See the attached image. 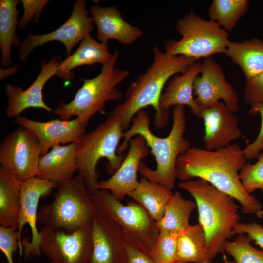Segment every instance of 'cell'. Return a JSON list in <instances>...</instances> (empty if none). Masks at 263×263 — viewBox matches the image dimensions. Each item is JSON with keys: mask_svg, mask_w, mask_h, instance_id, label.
Masks as SVG:
<instances>
[{"mask_svg": "<svg viewBox=\"0 0 263 263\" xmlns=\"http://www.w3.org/2000/svg\"><path fill=\"white\" fill-rule=\"evenodd\" d=\"M246 161L237 144L213 150L192 146L178 157L176 177L181 182L202 179L239 202L244 214L257 215L262 205L245 190L239 176Z\"/></svg>", "mask_w": 263, "mask_h": 263, "instance_id": "cell-1", "label": "cell"}, {"mask_svg": "<svg viewBox=\"0 0 263 263\" xmlns=\"http://www.w3.org/2000/svg\"><path fill=\"white\" fill-rule=\"evenodd\" d=\"M132 121L131 127L123 132L124 141L119 145L117 153L123 154L129 147V141L134 136H142L147 146L151 149V153L155 157L157 165L156 169L152 170L142 161L138 171L143 177L172 190L177 179V159L192 147L191 142L184 136L187 123L184 106L174 107L172 126L165 137H157L151 132L148 113L143 109L136 113Z\"/></svg>", "mask_w": 263, "mask_h": 263, "instance_id": "cell-2", "label": "cell"}, {"mask_svg": "<svg viewBox=\"0 0 263 263\" xmlns=\"http://www.w3.org/2000/svg\"><path fill=\"white\" fill-rule=\"evenodd\" d=\"M152 52L153 62L150 66L131 83L125 93V101L111 112L119 119L124 131L140 110L149 106L155 111L154 124L156 128L166 127L168 121L159 108L163 88L172 76L184 73L198 61L161 51L156 44L153 45Z\"/></svg>", "mask_w": 263, "mask_h": 263, "instance_id": "cell-3", "label": "cell"}, {"mask_svg": "<svg viewBox=\"0 0 263 263\" xmlns=\"http://www.w3.org/2000/svg\"><path fill=\"white\" fill-rule=\"evenodd\" d=\"M178 187L194 199L199 224L205 235L209 262L224 252V244L240 222V207L235 199L200 178L181 182Z\"/></svg>", "mask_w": 263, "mask_h": 263, "instance_id": "cell-4", "label": "cell"}, {"mask_svg": "<svg viewBox=\"0 0 263 263\" xmlns=\"http://www.w3.org/2000/svg\"><path fill=\"white\" fill-rule=\"evenodd\" d=\"M119 56L116 50L111 59L102 64L98 75L91 79H82V86L69 103L61 101L52 113L62 120H71L75 116L86 127L97 113L104 114L105 103L122 97L117 86L129 75L130 71L115 67Z\"/></svg>", "mask_w": 263, "mask_h": 263, "instance_id": "cell-5", "label": "cell"}, {"mask_svg": "<svg viewBox=\"0 0 263 263\" xmlns=\"http://www.w3.org/2000/svg\"><path fill=\"white\" fill-rule=\"evenodd\" d=\"M124 130L119 119L110 113L94 129L85 133L77 143V162L78 174L91 194L97 192L99 172L98 161L106 158L108 174L113 175L118 169L126 154L119 155L117 150Z\"/></svg>", "mask_w": 263, "mask_h": 263, "instance_id": "cell-6", "label": "cell"}, {"mask_svg": "<svg viewBox=\"0 0 263 263\" xmlns=\"http://www.w3.org/2000/svg\"><path fill=\"white\" fill-rule=\"evenodd\" d=\"M92 194L78 174L59 184L53 200L38 210V221L43 226L71 233L92 224Z\"/></svg>", "mask_w": 263, "mask_h": 263, "instance_id": "cell-7", "label": "cell"}, {"mask_svg": "<svg viewBox=\"0 0 263 263\" xmlns=\"http://www.w3.org/2000/svg\"><path fill=\"white\" fill-rule=\"evenodd\" d=\"M175 28L182 38L168 42L166 53L197 60L215 54L225 53L229 34L216 22L206 20L190 11L177 21Z\"/></svg>", "mask_w": 263, "mask_h": 263, "instance_id": "cell-8", "label": "cell"}, {"mask_svg": "<svg viewBox=\"0 0 263 263\" xmlns=\"http://www.w3.org/2000/svg\"><path fill=\"white\" fill-rule=\"evenodd\" d=\"M119 227L126 242L150 256L159 234L156 222L136 202L124 205L105 189L94 193Z\"/></svg>", "mask_w": 263, "mask_h": 263, "instance_id": "cell-9", "label": "cell"}, {"mask_svg": "<svg viewBox=\"0 0 263 263\" xmlns=\"http://www.w3.org/2000/svg\"><path fill=\"white\" fill-rule=\"evenodd\" d=\"M59 184L38 177L21 183L20 208L17 229L19 234V250L24 259L39 257L40 234L37 228L38 205L40 200L49 196Z\"/></svg>", "mask_w": 263, "mask_h": 263, "instance_id": "cell-10", "label": "cell"}, {"mask_svg": "<svg viewBox=\"0 0 263 263\" xmlns=\"http://www.w3.org/2000/svg\"><path fill=\"white\" fill-rule=\"evenodd\" d=\"M41 156L38 139L22 126L9 134L0 145L1 167L21 183L36 177Z\"/></svg>", "mask_w": 263, "mask_h": 263, "instance_id": "cell-11", "label": "cell"}, {"mask_svg": "<svg viewBox=\"0 0 263 263\" xmlns=\"http://www.w3.org/2000/svg\"><path fill=\"white\" fill-rule=\"evenodd\" d=\"M40 248L50 263H91V225L71 233L43 226Z\"/></svg>", "mask_w": 263, "mask_h": 263, "instance_id": "cell-12", "label": "cell"}, {"mask_svg": "<svg viewBox=\"0 0 263 263\" xmlns=\"http://www.w3.org/2000/svg\"><path fill=\"white\" fill-rule=\"evenodd\" d=\"M84 0H76L73 5L72 12L61 26L53 32L44 34L29 33L19 50V57L24 62L31 52L36 47L47 42L57 41L63 44L67 56L72 49L90 34L94 28L91 17H89Z\"/></svg>", "mask_w": 263, "mask_h": 263, "instance_id": "cell-13", "label": "cell"}, {"mask_svg": "<svg viewBox=\"0 0 263 263\" xmlns=\"http://www.w3.org/2000/svg\"><path fill=\"white\" fill-rule=\"evenodd\" d=\"M92 200L91 263H127L126 242L118 226L94 194H92Z\"/></svg>", "mask_w": 263, "mask_h": 263, "instance_id": "cell-14", "label": "cell"}, {"mask_svg": "<svg viewBox=\"0 0 263 263\" xmlns=\"http://www.w3.org/2000/svg\"><path fill=\"white\" fill-rule=\"evenodd\" d=\"M196 103L202 109L212 107L222 100L233 113L239 111V97L227 81L223 69L211 56L202 62L201 75L193 85Z\"/></svg>", "mask_w": 263, "mask_h": 263, "instance_id": "cell-15", "label": "cell"}, {"mask_svg": "<svg viewBox=\"0 0 263 263\" xmlns=\"http://www.w3.org/2000/svg\"><path fill=\"white\" fill-rule=\"evenodd\" d=\"M60 59L54 56L47 63L42 61L39 75L25 90L19 86L5 84L4 91L8 99L5 113L8 117L15 118L25 110L31 108L52 112L43 100L42 90L46 83L56 75Z\"/></svg>", "mask_w": 263, "mask_h": 263, "instance_id": "cell-16", "label": "cell"}, {"mask_svg": "<svg viewBox=\"0 0 263 263\" xmlns=\"http://www.w3.org/2000/svg\"><path fill=\"white\" fill-rule=\"evenodd\" d=\"M14 121L35 135L39 142L41 156L61 143H78L86 133V127L78 118L72 120L56 118L40 122L20 115L14 118Z\"/></svg>", "mask_w": 263, "mask_h": 263, "instance_id": "cell-17", "label": "cell"}, {"mask_svg": "<svg viewBox=\"0 0 263 263\" xmlns=\"http://www.w3.org/2000/svg\"><path fill=\"white\" fill-rule=\"evenodd\" d=\"M201 118L204 121L202 140L206 150H213L225 147L242 136L237 117L222 101L203 109Z\"/></svg>", "mask_w": 263, "mask_h": 263, "instance_id": "cell-18", "label": "cell"}, {"mask_svg": "<svg viewBox=\"0 0 263 263\" xmlns=\"http://www.w3.org/2000/svg\"><path fill=\"white\" fill-rule=\"evenodd\" d=\"M129 150L126 157L117 171L107 180L98 181V189L109 191L120 200L129 195L138 186L137 172L142 160L149 152L143 137L137 135L129 142Z\"/></svg>", "mask_w": 263, "mask_h": 263, "instance_id": "cell-19", "label": "cell"}, {"mask_svg": "<svg viewBox=\"0 0 263 263\" xmlns=\"http://www.w3.org/2000/svg\"><path fill=\"white\" fill-rule=\"evenodd\" d=\"M91 17L97 29V38L100 42L108 43L115 39L124 45H130L143 35L138 27L127 22L116 6L101 7L95 4L89 8Z\"/></svg>", "mask_w": 263, "mask_h": 263, "instance_id": "cell-20", "label": "cell"}, {"mask_svg": "<svg viewBox=\"0 0 263 263\" xmlns=\"http://www.w3.org/2000/svg\"><path fill=\"white\" fill-rule=\"evenodd\" d=\"M201 70L202 63L197 62L184 73L176 75L170 80L159 101L160 111L166 120L169 119V108L177 105L188 106L193 114L201 118L203 109L193 98V85Z\"/></svg>", "mask_w": 263, "mask_h": 263, "instance_id": "cell-21", "label": "cell"}, {"mask_svg": "<svg viewBox=\"0 0 263 263\" xmlns=\"http://www.w3.org/2000/svg\"><path fill=\"white\" fill-rule=\"evenodd\" d=\"M77 143L53 147L41 156L37 177L58 184L73 178L77 171Z\"/></svg>", "mask_w": 263, "mask_h": 263, "instance_id": "cell-22", "label": "cell"}, {"mask_svg": "<svg viewBox=\"0 0 263 263\" xmlns=\"http://www.w3.org/2000/svg\"><path fill=\"white\" fill-rule=\"evenodd\" d=\"M112 56L108 43L96 41L90 34L80 42L74 53L59 63L56 75L70 82L75 77L73 72L75 68L95 63L103 64L110 60Z\"/></svg>", "mask_w": 263, "mask_h": 263, "instance_id": "cell-23", "label": "cell"}, {"mask_svg": "<svg viewBox=\"0 0 263 263\" xmlns=\"http://www.w3.org/2000/svg\"><path fill=\"white\" fill-rule=\"evenodd\" d=\"M225 54L239 66L245 81L263 72V40L258 38L242 42L229 40Z\"/></svg>", "mask_w": 263, "mask_h": 263, "instance_id": "cell-24", "label": "cell"}, {"mask_svg": "<svg viewBox=\"0 0 263 263\" xmlns=\"http://www.w3.org/2000/svg\"><path fill=\"white\" fill-rule=\"evenodd\" d=\"M19 3V0H1L0 2V65L3 68L12 65L11 47L19 48L22 42L16 32L19 23L17 6Z\"/></svg>", "mask_w": 263, "mask_h": 263, "instance_id": "cell-25", "label": "cell"}, {"mask_svg": "<svg viewBox=\"0 0 263 263\" xmlns=\"http://www.w3.org/2000/svg\"><path fill=\"white\" fill-rule=\"evenodd\" d=\"M173 193L160 184L143 177L129 196L142 206L156 222L163 217Z\"/></svg>", "mask_w": 263, "mask_h": 263, "instance_id": "cell-26", "label": "cell"}, {"mask_svg": "<svg viewBox=\"0 0 263 263\" xmlns=\"http://www.w3.org/2000/svg\"><path fill=\"white\" fill-rule=\"evenodd\" d=\"M21 183L7 169L0 168V225L17 228L20 208Z\"/></svg>", "mask_w": 263, "mask_h": 263, "instance_id": "cell-27", "label": "cell"}, {"mask_svg": "<svg viewBox=\"0 0 263 263\" xmlns=\"http://www.w3.org/2000/svg\"><path fill=\"white\" fill-rule=\"evenodd\" d=\"M176 261L181 263H210L205 235L199 223L190 225L178 234Z\"/></svg>", "mask_w": 263, "mask_h": 263, "instance_id": "cell-28", "label": "cell"}, {"mask_svg": "<svg viewBox=\"0 0 263 263\" xmlns=\"http://www.w3.org/2000/svg\"><path fill=\"white\" fill-rule=\"evenodd\" d=\"M197 208L193 201L185 199L179 191L173 193L169 200L163 217L156 222L160 231L179 233L190 225L189 221L193 210Z\"/></svg>", "mask_w": 263, "mask_h": 263, "instance_id": "cell-29", "label": "cell"}, {"mask_svg": "<svg viewBox=\"0 0 263 263\" xmlns=\"http://www.w3.org/2000/svg\"><path fill=\"white\" fill-rule=\"evenodd\" d=\"M247 0H213L208 11L210 20L226 31H232L249 8Z\"/></svg>", "mask_w": 263, "mask_h": 263, "instance_id": "cell-30", "label": "cell"}, {"mask_svg": "<svg viewBox=\"0 0 263 263\" xmlns=\"http://www.w3.org/2000/svg\"><path fill=\"white\" fill-rule=\"evenodd\" d=\"M251 241L247 235L238 234L233 240L225 242L224 252L232 256L236 263H263V250L255 248Z\"/></svg>", "mask_w": 263, "mask_h": 263, "instance_id": "cell-31", "label": "cell"}, {"mask_svg": "<svg viewBox=\"0 0 263 263\" xmlns=\"http://www.w3.org/2000/svg\"><path fill=\"white\" fill-rule=\"evenodd\" d=\"M178 233L160 231L150 253V257L155 263L176 262L177 242Z\"/></svg>", "mask_w": 263, "mask_h": 263, "instance_id": "cell-32", "label": "cell"}, {"mask_svg": "<svg viewBox=\"0 0 263 263\" xmlns=\"http://www.w3.org/2000/svg\"><path fill=\"white\" fill-rule=\"evenodd\" d=\"M257 158L255 163L246 162L239 173L242 185L250 194L258 189L263 193V152Z\"/></svg>", "mask_w": 263, "mask_h": 263, "instance_id": "cell-33", "label": "cell"}, {"mask_svg": "<svg viewBox=\"0 0 263 263\" xmlns=\"http://www.w3.org/2000/svg\"><path fill=\"white\" fill-rule=\"evenodd\" d=\"M248 113L251 115L259 114L261 119L260 129L257 137L253 142L243 149V153L245 159L251 160L257 158L261 151H263V102L251 105Z\"/></svg>", "mask_w": 263, "mask_h": 263, "instance_id": "cell-34", "label": "cell"}, {"mask_svg": "<svg viewBox=\"0 0 263 263\" xmlns=\"http://www.w3.org/2000/svg\"><path fill=\"white\" fill-rule=\"evenodd\" d=\"M19 249V234L16 227L0 226V249L8 263H14L13 254Z\"/></svg>", "mask_w": 263, "mask_h": 263, "instance_id": "cell-35", "label": "cell"}, {"mask_svg": "<svg viewBox=\"0 0 263 263\" xmlns=\"http://www.w3.org/2000/svg\"><path fill=\"white\" fill-rule=\"evenodd\" d=\"M49 1L48 0H21L24 12L22 18L20 19L18 29L19 31L24 30L28 24L32 21L38 23L41 13L46 5Z\"/></svg>", "mask_w": 263, "mask_h": 263, "instance_id": "cell-36", "label": "cell"}, {"mask_svg": "<svg viewBox=\"0 0 263 263\" xmlns=\"http://www.w3.org/2000/svg\"><path fill=\"white\" fill-rule=\"evenodd\" d=\"M244 97V101L251 106L263 102V72L252 79L245 81Z\"/></svg>", "mask_w": 263, "mask_h": 263, "instance_id": "cell-37", "label": "cell"}, {"mask_svg": "<svg viewBox=\"0 0 263 263\" xmlns=\"http://www.w3.org/2000/svg\"><path fill=\"white\" fill-rule=\"evenodd\" d=\"M244 234L263 250V227L255 222H239L233 229V235Z\"/></svg>", "mask_w": 263, "mask_h": 263, "instance_id": "cell-38", "label": "cell"}, {"mask_svg": "<svg viewBox=\"0 0 263 263\" xmlns=\"http://www.w3.org/2000/svg\"><path fill=\"white\" fill-rule=\"evenodd\" d=\"M125 248L127 263H155L150 256L127 243Z\"/></svg>", "mask_w": 263, "mask_h": 263, "instance_id": "cell-39", "label": "cell"}, {"mask_svg": "<svg viewBox=\"0 0 263 263\" xmlns=\"http://www.w3.org/2000/svg\"><path fill=\"white\" fill-rule=\"evenodd\" d=\"M19 68V66L17 64L11 66L6 69L1 67L0 69V79H3L15 74L18 71Z\"/></svg>", "mask_w": 263, "mask_h": 263, "instance_id": "cell-40", "label": "cell"}, {"mask_svg": "<svg viewBox=\"0 0 263 263\" xmlns=\"http://www.w3.org/2000/svg\"><path fill=\"white\" fill-rule=\"evenodd\" d=\"M257 216L260 218H262L263 217V210L260 211L259 212Z\"/></svg>", "mask_w": 263, "mask_h": 263, "instance_id": "cell-41", "label": "cell"}, {"mask_svg": "<svg viewBox=\"0 0 263 263\" xmlns=\"http://www.w3.org/2000/svg\"><path fill=\"white\" fill-rule=\"evenodd\" d=\"M175 263H181L176 262ZM223 263H236L235 262L234 260H232V261H226Z\"/></svg>", "mask_w": 263, "mask_h": 263, "instance_id": "cell-42", "label": "cell"}, {"mask_svg": "<svg viewBox=\"0 0 263 263\" xmlns=\"http://www.w3.org/2000/svg\"><path fill=\"white\" fill-rule=\"evenodd\" d=\"M49 263H50V262H49Z\"/></svg>", "mask_w": 263, "mask_h": 263, "instance_id": "cell-43", "label": "cell"}]
</instances>
